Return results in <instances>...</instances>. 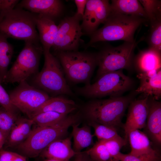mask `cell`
Masks as SVG:
<instances>
[{"instance_id": "obj_12", "label": "cell", "mask_w": 161, "mask_h": 161, "mask_svg": "<svg viewBox=\"0 0 161 161\" xmlns=\"http://www.w3.org/2000/svg\"><path fill=\"white\" fill-rule=\"evenodd\" d=\"M111 12L107 0H88L80 25L83 33L90 35L104 24Z\"/></svg>"}, {"instance_id": "obj_11", "label": "cell", "mask_w": 161, "mask_h": 161, "mask_svg": "<svg viewBox=\"0 0 161 161\" xmlns=\"http://www.w3.org/2000/svg\"><path fill=\"white\" fill-rule=\"evenodd\" d=\"M82 20L74 15L61 21L58 26L57 35L52 47L54 52L78 51L81 38L84 34L80 23Z\"/></svg>"}, {"instance_id": "obj_10", "label": "cell", "mask_w": 161, "mask_h": 161, "mask_svg": "<svg viewBox=\"0 0 161 161\" xmlns=\"http://www.w3.org/2000/svg\"><path fill=\"white\" fill-rule=\"evenodd\" d=\"M13 103L31 119L34 113L51 97L43 90L24 81L9 92Z\"/></svg>"}, {"instance_id": "obj_38", "label": "cell", "mask_w": 161, "mask_h": 161, "mask_svg": "<svg viewBox=\"0 0 161 161\" xmlns=\"http://www.w3.org/2000/svg\"><path fill=\"white\" fill-rule=\"evenodd\" d=\"M74 157V161H93L85 151L77 153Z\"/></svg>"}, {"instance_id": "obj_20", "label": "cell", "mask_w": 161, "mask_h": 161, "mask_svg": "<svg viewBox=\"0 0 161 161\" xmlns=\"http://www.w3.org/2000/svg\"><path fill=\"white\" fill-rule=\"evenodd\" d=\"M34 123L30 119L19 116L16 120L4 145L6 148L17 146L29 136Z\"/></svg>"}, {"instance_id": "obj_2", "label": "cell", "mask_w": 161, "mask_h": 161, "mask_svg": "<svg viewBox=\"0 0 161 161\" xmlns=\"http://www.w3.org/2000/svg\"><path fill=\"white\" fill-rule=\"evenodd\" d=\"M81 117L79 111L75 114L68 115L62 121L55 126H38L32 129L28 137L17 146L18 150L28 157L38 156L52 142L62 139L69 127L77 123Z\"/></svg>"}, {"instance_id": "obj_32", "label": "cell", "mask_w": 161, "mask_h": 161, "mask_svg": "<svg viewBox=\"0 0 161 161\" xmlns=\"http://www.w3.org/2000/svg\"><path fill=\"white\" fill-rule=\"evenodd\" d=\"M117 160V161H160L161 155L157 150L149 154L139 156L120 152L118 156Z\"/></svg>"}, {"instance_id": "obj_23", "label": "cell", "mask_w": 161, "mask_h": 161, "mask_svg": "<svg viewBox=\"0 0 161 161\" xmlns=\"http://www.w3.org/2000/svg\"><path fill=\"white\" fill-rule=\"evenodd\" d=\"M110 6L112 12L141 17L147 20L146 13L139 0H111Z\"/></svg>"}, {"instance_id": "obj_8", "label": "cell", "mask_w": 161, "mask_h": 161, "mask_svg": "<svg viewBox=\"0 0 161 161\" xmlns=\"http://www.w3.org/2000/svg\"><path fill=\"white\" fill-rule=\"evenodd\" d=\"M144 39L143 37L133 42H125L117 47L108 46L96 53L98 66L97 80L103 75L110 72L134 68V51L138 44Z\"/></svg>"}, {"instance_id": "obj_28", "label": "cell", "mask_w": 161, "mask_h": 161, "mask_svg": "<svg viewBox=\"0 0 161 161\" xmlns=\"http://www.w3.org/2000/svg\"><path fill=\"white\" fill-rule=\"evenodd\" d=\"M149 23L150 30L146 39L148 47L161 53V18Z\"/></svg>"}, {"instance_id": "obj_17", "label": "cell", "mask_w": 161, "mask_h": 161, "mask_svg": "<svg viewBox=\"0 0 161 161\" xmlns=\"http://www.w3.org/2000/svg\"><path fill=\"white\" fill-rule=\"evenodd\" d=\"M77 153L72 147L71 138L68 137L52 142L40 154L48 159L57 161H69Z\"/></svg>"}, {"instance_id": "obj_25", "label": "cell", "mask_w": 161, "mask_h": 161, "mask_svg": "<svg viewBox=\"0 0 161 161\" xmlns=\"http://www.w3.org/2000/svg\"><path fill=\"white\" fill-rule=\"evenodd\" d=\"M0 33V82L2 83L13 54V46Z\"/></svg>"}, {"instance_id": "obj_6", "label": "cell", "mask_w": 161, "mask_h": 161, "mask_svg": "<svg viewBox=\"0 0 161 161\" xmlns=\"http://www.w3.org/2000/svg\"><path fill=\"white\" fill-rule=\"evenodd\" d=\"M37 17V14L16 7L0 20V33L7 38L40 42L36 29Z\"/></svg>"}, {"instance_id": "obj_4", "label": "cell", "mask_w": 161, "mask_h": 161, "mask_svg": "<svg viewBox=\"0 0 161 161\" xmlns=\"http://www.w3.org/2000/svg\"><path fill=\"white\" fill-rule=\"evenodd\" d=\"M43 54L44 59L43 67L40 72L31 78L30 84L51 97L66 95L76 97L66 82L62 66L57 58L50 50H44Z\"/></svg>"}, {"instance_id": "obj_34", "label": "cell", "mask_w": 161, "mask_h": 161, "mask_svg": "<svg viewBox=\"0 0 161 161\" xmlns=\"http://www.w3.org/2000/svg\"><path fill=\"white\" fill-rule=\"evenodd\" d=\"M101 141L104 144L110 155L115 161H117V157L121 152V148L127 143L125 139H111Z\"/></svg>"}, {"instance_id": "obj_27", "label": "cell", "mask_w": 161, "mask_h": 161, "mask_svg": "<svg viewBox=\"0 0 161 161\" xmlns=\"http://www.w3.org/2000/svg\"><path fill=\"white\" fill-rule=\"evenodd\" d=\"M88 123L89 125L94 129V135L98 141L124 139L118 134L117 130L113 127L93 122H89Z\"/></svg>"}, {"instance_id": "obj_9", "label": "cell", "mask_w": 161, "mask_h": 161, "mask_svg": "<svg viewBox=\"0 0 161 161\" xmlns=\"http://www.w3.org/2000/svg\"><path fill=\"white\" fill-rule=\"evenodd\" d=\"M43 53L40 42H25L23 48L8 70L2 83H19L33 77L38 72L40 59Z\"/></svg>"}, {"instance_id": "obj_29", "label": "cell", "mask_w": 161, "mask_h": 161, "mask_svg": "<svg viewBox=\"0 0 161 161\" xmlns=\"http://www.w3.org/2000/svg\"><path fill=\"white\" fill-rule=\"evenodd\" d=\"M85 151L93 161H115L101 141H98L91 148Z\"/></svg>"}, {"instance_id": "obj_33", "label": "cell", "mask_w": 161, "mask_h": 161, "mask_svg": "<svg viewBox=\"0 0 161 161\" xmlns=\"http://www.w3.org/2000/svg\"><path fill=\"white\" fill-rule=\"evenodd\" d=\"M16 119L2 107L0 108V130L6 139Z\"/></svg>"}, {"instance_id": "obj_15", "label": "cell", "mask_w": 161, "mask_h": 161, "mask_svg": "<svg viewBox=\"0 0 161 161\" xmlns=\"http://www.w3.org/2000/svg\"><path fill=\"white\" fill-rule=\"evenodd\" d=\"M148 111L143 132L151 142L160 146L161 144V103L148 97Z\"/></svg>"}, {"instance_id": "obj_24", "label": "cell", "mask_w": 161, "mask_h": 161, "mask_svg": "<svg viewBox=\"0 0 161 161\" xmlns=\"http://www.w3.org/2000/svg\"><path fill=\"white\" fill-rule=\"evenodd\" d=\"M76 124L72 126L73 139V148L75 152L78 153L92 144L93 135L89 126L80 127Z\"/></svg>"}, {"instance_id": "obj_36", "label": "cell", "mask_w": 161, "mask_h": 161, "mask_svg": "<svg viewBox=\"0 0 161 161\" xmlns=\"http://www.w3.org/2000/svg\"><path fill=\"white\" fill-rule=\"evenodd\" d=\"M19 2L18 0H0V20L6 13L13 9Z\"/></svg>"}, {"instance_id": "obj_22", "label": "cell", "mask_w": 161, "mask_h": 161, "mask_svg": "<svg viewBox=\"0 0 161 161\" xmlns=\"http://www.w3.org/2000/svg\"><path fill=\"white\" fill-rule=\"evenodd\" d=\"M128 141L131 148V151L129 154L133 156L148 154L157 150L152 148L151 142L146 135L140 130L130 132Z\"/></svg>"}, {"instance_id": "obj_16", "label": "cell", "mask_w": 161, "mask_h": 161, "mask_svg": "<svg viewBox=\"0 0 161 161\" xmlns=\"http://www.w3.org/2000/svg\"><path fill=\"white\" fill-rule=\"evenodd\" d=\"M137 77L140 84L135 90L145 96L153 97L158 100L161 97V69L148 72L138 73Z\"/></svg>"}, {"instance_id": "obj_30", "label": "cell", "mask_w": 161, "mask_h": 161, "mask_svg": "<svg viewBox=\"0 0 161 161\" xmlns=\"http://www.w3.org/2000/svg\"><path fill=\"white\" fill-rule=\"evenodd\" d=\"M146 13L149 22L161 18V1L139 0Z\"/></svg>"}, {"instance_id": "obj_13", "label": "cell", "mask_w": 161, "mask_h": 161, "mask_svg": "<svg viewBox=\"0 0 161 161\" xmlns=\"http://www.w3.org/2000/svg\"><path fill=\"white\" fill-rule=\"evenodd\" d=\"M148 97L133 100L128 106L126 120L122 127L124 130V139L127 143L130 132L143 129L145 126L148 111Z\"/></svg>"}, {"instance_id": "obj_26", "label": "cell", "mask_w": 161, "mask_h": 161, "mask_svg": "<svg viewBox=\"0 0 161 161\" xmlns=\"http://www.w3.org/2000/svg\"><path fill=\"white\" fill-rule=\"evenodd\" d=\"M68 115L54 112H47L40 113L31 119L34 124H36L38 126H51L61 123Z\"/></svg>"}, {"instance_id": "obj_18", "label": "cell", "mask_w": 161, "mask_h": 161, "mask_svg": "<svg viewBox=\"0 0 161 161\" xmlns=\"http://www.w3.org/2000/svg\"><path fill=\"white\" fill-rule=\"evenodd\" d=\"M133 67L138 73L161 69V53L149 47L141 50L134 56Z\"/></svg>"}, {"instance_id": "obj_40", "label": "cell", "mask_w": 161, "mask_h": 161, "mask_svg": "<svg viewBox=\"0 0 161 161\" xmlns=\"http://www.w3.org/2000/svg\"><path fill=\"white\" fill-rule=\"evenodd\" d=\"M46 161H57L52 160L48 159V160H47Z\"/></svg>"}, {"instance_id": "obj_3", "label": "cell", "mask_w": 161, "mask_h": 161, "mask_svg": "<svg viewBox=\"0 0 161 161\" xmlns=\"http://www.w3.org/2000/svg\"><path fill=\"white\" fill-rule=\"evenodd\" d=\"M147 21L144 18L111 12L103 26L90 35L87 46L100 41L123 40L133 42L136 31Z\"/></svg>"}, {"instance_id": "obj_39", "label": "cell", "mask_w": 161, "mask_h": 161, "mask_svg": "<svg viewBox=\"0 0 161 161\" xmlns=\"http://www.w3.org/2000/svg\"><path fill=\"white\" fill-rule=\"evenodd\" d=\"M6 139V137L0 130V150L3 148Z\"/></svg>"}, {"instance_id": "obj_14", "label": "cell", "mask_w": 161, "mask_h": 161, "mask_svg": "<svg viewBox=\"0 0 161 161\" xmlns=\"http://www.w3.org/2000/svg\"><path fill=\"white\" fill-rule=\"evenodd\" d=\"M16 7L54 21L61 15L63 9L62 2L59 0H23Z\"/></svg>"}, {"instance_id": "obj_37", "label": "cell", "mask_w": 161, "mask_h": 161, "mask_svg": "<svg viewBox=\"0 0 161 161\" xmlns=\"http://www.w3.org/2000/svg\"><path fill=\"white\" fill-rule=\"evenodd\" d=\"M88 0H75L74 2L76 6L77 11L75 15L82 19L84 15L86 3Z\"/></svg>"}, {"instance_id": "obj_1", "label": "cell", "mask_w": 161, "mask_h": 161, "mask_svg": "<svg viewBox=\"0 0 161 161\" xmlns=\"http://www.w3.org/2000/svg\"><path fill=\"white\" fill-rule=\"evenodd\" d=\"M131 95L110 97L106 99H92L86 103L80 112L88 122L113 127H123L122 119L130 103Z\"/></svg>"}, {"instance_id": "obj_35", "label": "cell", "mask_w": 161, "mask_h": 161, "mask_svg": "<svg viewBox=\"0 0 161 161\" xmlns=\"http://www.w3.org/2000/svg\"><path fill=\"white\" fill-rule=\"evenodd\" d=\"M0 161H26V160L23 155L2 148L0 150Z\"/></svg>"}, {"instance_id": "obj_19", "label": "cell", "mask_w": 161, "mask_h": 161, "mask_svg": "<svg viewBox=\"0 0 161 161\" xmlns=\"http://www.w3.org/2000/svg\"><path fill=\"white\" fill-rule=\"evenodd\" d=\"M36 27L39 39L44 50H50L57 35L58 26L55 21L47 17L37 15Z\"/></svg>"}, {"instance_id": "obj_7", "label": "cell", "mask_w": 161, "mask_h": 161, "mask_svg": "<svg viewBox=\"0 0 161 161\" xmlns=\"http://www.w3.org/2000/svg\"><path fill=\"white\" fill-rule=\"evenodd\" d=\"M133 84L132 79L124 74L121 69L106 73L94 83L85 85L75 90L78 94L88 98L108 96L115 97L121 96L131 89Z\"/></svg>"}, {"instance_id": "obj_5", "label": "cell", "mask_w": 161, "mask_h": 161, "mask_svg": "<svg viewBox=\"0 0 161 161\" xmlns=\"http://www.w3.org/2000/svg\"><path fill=\"white\" fill-rule=\"evenodd\" d=\"M67 79L74 84H90V79L97 66L96 53L85 51L54 52Z\"/></svg>"}, {"instance_id": "obj_21", "label": "cell", "mask_w": 161, "mask_h": 161, "mask_svg": "<svg viewBox=\"0 0 161 161\" xmlns=\"http://www.w3.org/2000/svg\"><path fill=\"white\" fill-rule=\"evenodd\" d=\"M78 108V105L73 100L61 95L51 97L34 113L32 118L40 113L47 112L69 115Z\"/></svg>"}, {"instance_id": "obj_31", "label": "cell", "mask_w": 161, "mask_h": 161, "mask_svg": "<svg viewBox=\"0 0 161 161\" xmlns=\"http://www.w3.org/2000/svg\"><path fill=\"white\" fill-rule=\"evenodd\" d=\"M0 82V105L13 117L17 119L20 112L13 103L9 94Z\"/></svg>"}]
</instances>
